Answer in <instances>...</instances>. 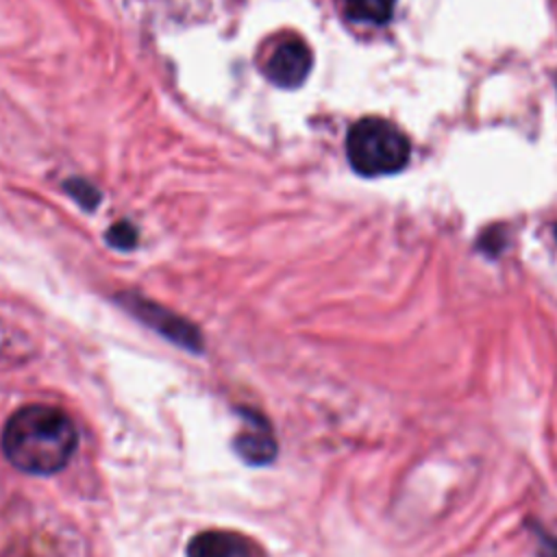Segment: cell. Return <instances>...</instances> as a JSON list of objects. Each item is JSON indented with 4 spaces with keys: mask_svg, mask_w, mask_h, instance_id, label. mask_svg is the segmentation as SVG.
Returning <instances> with one entry per match:
<instances>
[{
    "mask_svg": "<svg viewBox=\"0 0 557 557\" xmlns=\"http://www.w3.org/2000/svg\"><path fill=\"white\" fill-rule=\"evenodd\" d=\"M122 302L128 311H133L135 318H139L146 326L154 329L157 333H161L170 342H174V344H178L187 350H194V352L202 350L200 331L191 322H187L185 318L168 311L165 307H159L152 300L139 298L135 294H124Z\"/></svg>",
    "mask_w": 557,
    "mask_h": 557,
    "instance_id": "3957f363",
    "label": "cell"
},
{
    "mask_svg": "<svg viewBox=\"0 0 557 557\" xmlns=\"http://www.w3.org/2000/svg\"><path fill=\"white\" fill-rule=\"evenodd\" d=\"M313 54L298 37H287L274 46L265 61L268 78L278 87H298L311 72Z\"/></svg>",
    "mask_w": 557,
    "mask_h": 557,
    "instance_id": "277c9868",
    "label": "cell"
},
{
    "mask_svg": "<svg viewBox=\"0 0 557 557\" xmlns=\"http://www.w3.org/2000/svg\"><path fill=\"white\" fill-rule=\"evenodd\" d=\"M107 239H109L111 246H115V248H120V250H128V248H133L135 242H137V231H135L133 224L120 222V224H115L113 228H109Z\"/></svg>",
    "mask_w": 557,
    "mask_h": 557,
    "instance_id": "ba28073f",
    "label": "cell"
},
{
    "mask_svg": "<svg viewBox=\"0 0 557 557\" xmlns=\"http://www.w3.org/2000/svg\"><path fill=\"white\" fill-rule=\"evenodd\" d=\"M348 17L366 24H385L396 7V0H342Z\"/></svg>",
    "mask_w": 557,
    "mask_h": 557,
    "instance_id": "52a82bcc",
    "label": "cell"
},
{
    "mask_svg": "<svg viewBox=\"0 0 557 557\" xmlns=\"http://www.w3.org/2000/svg\"><path fill=\"white\" fill-rule=\"evenodd\" d=\"M187 557H263L259 546L235 531L211 529L191 537Z\"/></svg>",
    "mask_w": 557,
    "mask_h": 557,
    "instance_id": "8992f818",
    "label": "cell"
},
{
    "mask_svg": "<svg viewBox=\"0 0 557 557\" xmlns=\"http://www.w3.org/2000/svg\"><path fill=\"white\" fill-rule=\"evenodd\" d=\"M242 411V431L237 433L233 446L237 455L252 466H265L276 457V437L272 433L270 422L252 411V409H239Z\"/></svg>",
    "mask_w": 557,
    "mask_h": 557,
    "instance_id": "5b68a950",
    "label": "cell"
},
{
    "mask_svg": "<svg viewBox=\"0 0 557 557\" xmlns=\"http://www.w3.org/2000/svg\"><path fill=\"white\" fill-rule=\"evenodd\" d=\"M555 235H557V228H555Z\"/></svg>",
    "mask_w": 557,
    "mask_h": 557,
    "instance_id": "8fae6325",
    "label": "cell"
},
{
    "mask_svg": "<svg viewBox=\"0 0 557 557\" xmlns=\"http://www.w3.org/2000/svg\"><path fill=\"white\" fill-rule=\"evenodd\" d=\"M409 154L407 135L383 117H361L346 135V157L363 176L394 174L407 165Z\"/></svg>",
    "mask_w": 557,
    "mask_h": 557,
    "instance_id": "7a4b0ae2",
    "label": "cell"
},
{
    "mask_svg": "<svg viewBox=\"0 0 557 557\" xmlns=\"http://www.w3.org/2000/svg\"><path fill=\"white\" fill-rule=\"evenodd\" d=\"M537 557H557V537L546 533L544 529H535Z\"/></svg>",
    "mask_w": 557,
    "mask_h": 557,
    "instance_id": "30bf717a",
    "label": "cell"
},
{
    "mask_svg": "<svg viewBox=\"0 0 557 557\" xmlns=\"http://www.w3.org/2000/svg\"><path fill=\"white\" fill-rule=\"evenodd\" d=\"M67 191L76 198V202H81V205H85L87 209H91V207H96L98 205V189L94 187V185H89L87 181H76V178H72V181H67Z\"/></svg>",
    "mask_w": 557,
    "mask_h": 557,
    "instance_id": "9c48e42d",
    "label": "cell"
},
{
    "mask_svg": "<svg viewBox=\"0 0 557 557\" xmlns=\"http://www.w3.org/2000/svg\"><path fill=\"white\" fill-rule=\"evenodd\" d=\"M0 444L13 468L44 476L70 463L78 446V431L63 409L33 403L11 413Z\"/></svg>",
    "mask_w": 557,
    "mask_h": 557,
    "instance_id": "6da1fadb",
    "label": "cell"
}]
</instances>
